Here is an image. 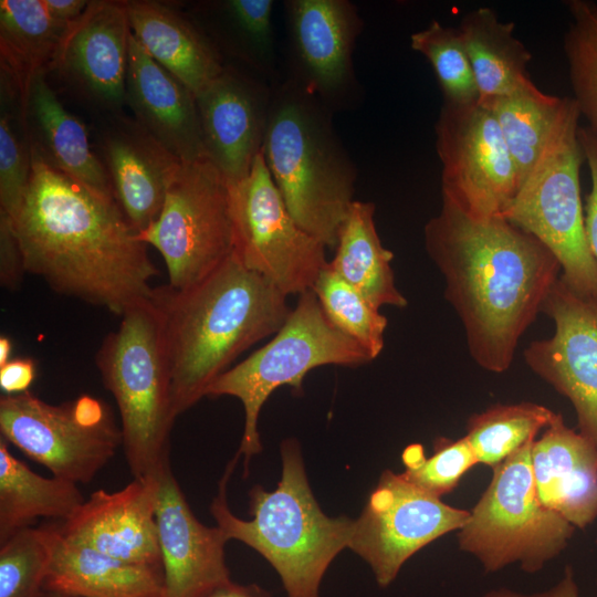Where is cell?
Masks as SVG:
<instances>
[{
	"label": "cell",
	"mask_w": 597,
	"mask_h": 597,
	"mask_svg": "<svg viewBox=\"0 0 597 597\" xmlns=\"http://www.w3.org/2000/svg\"><path fill=\"white\" fill-rule=\"evenodd\" d=\"M12 226L25 273L55 292L119 317L151 298L159 270L115 200L57 170L32 146Z\"/></svg>",
	"instance_id": "6da1fadb"
},
{
	"label": "cell",
	"mask_w": 597,
	"mask_h": 597,
	"mask_svg": "<svg viewBox=\"0 0 597 597\" xmlns=\"http://www.w3.org/2000/svg\"><path fill=\"white\" fill-rule=\"evenodd\" d=\"M423 240L471 358L486 371H506L561 277L557 259L509 220L478 219L446 199L426 223Z\"/></svg>",
	"instance_id": "7a4b0ae2"
},
{
	"label": "cell",
	"mask_w": 597,
	"mask_h": 597,
	"mask_svg": "<svg viewBox=\"0 0 597 597\" xmlns=\"http://www.w3.org/2000/svg\"><path fill=\"white\" fill-rule=\"evenodd\" d=\"M171 374L176 417L245 349L275 334L291 313L286 295L234 252L184 290L156 287Z\"/></svg>",
	"instance_id": "3957f363"
},
{
	"label": "cell",
	"mask_w": 597,
	"mask_h": 597,
	"mask_svg": "<svg viewBox=\"0 0 597 597\" xmlns=\"http://www.w3.org/2000/svg\"><path fill=\"white\" fill-rule=\"evenodd\" d=\"M241 454L227 465L210 512L228 540H237L261 554L281 578L287 597H320L331 563L348 547L354 520L329 517L311 490L300 443H281L282 474L277 486L250 492L251 520L235 516L227 502V485Z\"/></svg>",
	"instance_id": "277c9868"
},
{
	"label": "cell",
	"mask_w": 597,
	"mask_h": 597,
	"mask_svg": "<svg viewBox=\"0 0 597 597\" xmlns=\"http://www.w3.org/2000/svg\"><path fill=\"white\" fill-rule=\"evenodd\" d=\"M262 155L296 223L335 248L354 200L357 170L339 140L332 111L293 80L271 94Z\"/></svg>",
	"instance_id": "5b68a950"
},
{
	"label": "cell",
	"mask_w": 597,
	"mask_h": 597,
	"mask_svg": "<svg viewBox=\"0 0 597 597\" xmlns=\"http://www.w3.org/2000/svg\"><path fill=\"white\" fill-rule=\"evenodd\" d=\"M95 362L119 411L130 472L134 478L156 473L169 460L177 417L163 315L154 294L121 316L119 326L102 342Z\"/></svg>",
	"instance_id": "8992f818"
},
{
	"label": "cell",
	"mask_w": 597,
	"mask_h": 597,
	"mask_svg": "<svg viewBox=\"0 0 597 597\" xmlns=\"http://www.w3.org/2000/svg\"><path fill=\"white\" fill-rule=\"evenodd\" d=\"M580 117L574 98L564 97L541 156L502 218L543 243L557 259L562 281L597 303V261L587 242L580 195Z\"/></svg>",
	"instance_id": "52a82bcc"
},
{
	"label": "cell",
	"mask_w": 597,
	"mask_h": 597,
	"mask_svg": "<svg viewBox=\"0 0 597 597\" xmlns=\"http://www.w3.org/2000/svg\"><path fill=\"white\" fill-rule=\"evenodd\" d=\"M369 354L337 329L324 314L312 290L300 294L294 308L274 337L248 358L220 375L206 397L232 396L244 409V428L239 453L245 470L262 451L258 419L266 399L279 387L302 390L305 375L323 365L360 366Z\"/></svg>",
	"instance_id": "ba28073f"
},
{
	"label": "cell",
	"mask_w": 597,
	"mask_h": 597,
	"mask_svg": "<svg viewBox=\"0 0 597 597\" xmlns=\"http://www.w3.org/2000/svg\"><path fill=\"white\" fill-rule=\"evenodd\" d=\"M533 441L492 469L488 488L458 531L459 549L475 557L485 573L517 564L535 574L567 547L574 534L575 527L537 496Z\"/></svg>",
	"instance_id": "9c48e42d"
},
{
	"label": "cell",
	"mask_w": 597,
	"mask_h": 597,
	"mask_svg": "<svg viewBox=\"0 0 597 597\" xmlns=\"http://www.w3.org/2000/svg\"><path fill=\"white\" fill-rule=\"evenodd\" d=\"M137 239L159 252L170 287L184 290L206 277L234 250L226 177L208 158L182 161L158 218Z\"/></svg>",
	"instance_id": "30bf717a"
},
{
	"label": "cell",
	"mask_w": 597,
	"mask_h": 597,
	"mask_svg": "<svg viewBox=\"0 0 597 597\" xmlns=\"http://www.w3.org/2000/svg\"><path fill=\"white\" fill-rule=\"evenodd\" d=\"M1 438L53 476L88 483L123 444L109 407L88 395L59 405L28 390L0 397Z\"/></svg>",
	"instance_id": "8fae6325"
},
{
	"label": "cell",
	"mask_w": 597,
	"mask_h": 597,
	"mask_svg": "<svg viewBox=\"0 0 597 597\" xmlns=\"http://www.w3.org/2000/svg\"><path fill=\"white\" fill-rule=\"evenodd\" d=\"M228 184L240 261L286 296L312 290L328 262L326 248L293 219L262 153L245 178Z\"/></svg>",
	"instance_id": "7c38bea8"
},
{
	"label": "cell",
	"mask_w": 597,
	"mask_h": 597,
	"mask_svg": "<svg viewBox=\"0 0 597 597\" xmlns=\"http://www.w3.org/2000/svg\"><path fill=\"white\" fill-rule=\"evenodd\" d=\"M434 130L442 199L478 219L502 217L519 188V176L489 109L479 101L443 102Z\"/></svg>",
	"instance_id": "4fadbf2b"
},
{
	"label": "cell",
	"mask_w": 597,
	"mask_h": 597,
	"mask_svg": "<svg viewBox=\"0 0 597 597\" xmlns=\"http://www.w3.org/2000/svg\"><path fill=\"white\" fill-rule=\"evenodd\" d=\"M469 514L413 485L401 473L385 470L354 520L348 548L369 565L378 586L386 588L411 556L459 531Z\"/></svg>",
	"instance_id": "5bb4252c"
},
{
	"label": "cell",
	"mask_w": 597,
	"mask_h": 597,
	"mask_svg": "<svg viewBox=\"0 0 597 597\" xmlns=\"http://www.w3.org/2000/svg\"><path fill=\"white\" fill-rule=\"evenodd\" d=\"M553 334L523 353L528 368L572 404L578 431L597 447V303L559 277L542 307Z\"/></svg>",
	"instance_id": "9a60e30c"
},
{
	"label": "cell",
	"mask_w": 597,
	"mask_h": 597,
	"mask_svg": "<svg viewBox=\"0 0 597 597\" xmlns=\"http://www.w3.org/2000/svg\"><path fill=\"white\" fill-rule=\"evenodd\" d=\"M130 33L125 1L93 0L67 24L48 73L84 103L118 113L125 104Z\"/></svg>",
	"instance_id": "2e32d148"
},
{
	"label": "cell",
	"mask_w": 597,
	"mask_h": 597,
	"mask_svg": "<svg viewBox=\"0 0 597 597\" xmlns=\"http://www.w3.org/2000/svg\"><path fill=\"white\" fill-rule=\"evenodd\" d=\"M294 75L291 80L331 111L348 101L356 85L353 51L363 27L347 0L285 1Z\"/></svg>",
	"instance_id": "e0dca14e"
},
{
	"label": "cell",
	"mask_w": 597,
	"mask_h": 597,
	"mask_svg": "<svg viewBox=\"0 0 597 597\" xmlns=\"http://www.w3.org/2000/svg\"><path fill=\"white\" fill-rule=\"evenodd\" d=\"M94 148L116 205L136 233L144 231L158 218L168 182L182 161L121 112L103 118Z\"/></svg>",
	"instance_id": "ac0fdd59"
},
{
	"label": "cell",
	"mask_w": 597,
	"mask_h": 597,
	"mask_svg": "<svg viewBox=\"0 0 597 597\" xmlns=\"http://www.w3.org/2000/svg\"><path fill=\"white\" fill-rule=\"evenodd\" d=\"M156 523L163 565V597H205L230 580L219 526L203 525L191 511L167 460L157 471Z\"/></svg>",
	"instance_id": "d6986e66"
},
{
	"label": "cell",
	"mask_w": 597,
	"mask_h": 597,
	"mask_svg": "<svg viewBox=\"0 0 597 597\" xmlns=\"http://www.w3.org/2000/svg\"><path fill=\"white\" fill-rule=\"evenodd\" d=\"M272 90L226 65L197 96L207 158L229 182L245 178L262 153Z\"/></svg>",
	"instance_id": "ffe728a7"
},
{
	"label": "cell",
	"mask_w": 597,
	"mask_h": 597,
	"mask_svg": "<svg viewBox=\"0 0 597 597\" xmlns=\"http://www.w3.org/2000/svg\"><path fill=\"white\" fill-rule=\"evenodd\" d=\"M157 494V472L134 478L116 492L100 489L55 527L73 542L163 572L156 523Z\"/></svg>",
	"instance_id": "44dd1931"
},
{
	"label": "cell",
	"mask_w": 597,
	"mask_h": 597,
	"mask_svg": "<svg viewBox=\"0 0 597 597\" xmlns=\"http://www.w3.org/2000/svg\"><path fill=\"white\" fill-rule=\"evenodd\" d=\"M125 104L133 117L184 163L207 158L196 95L130 33Z\"/></svg>",
	"instance_id": "7402d4cb"
},
{
	"label": "cell",
	"mask_w": 597,
	"mask_h": 597,
	"mask_svg": "<svg viewBox=\"0 0 597 597\" xmlns=\"http://www.w3.org/2000/svg\"><path fill=\"white\" fill-rule=\"evenodd\" d=\"M541 503L584 530L597 517V447L557 412L531 448Z\"/></svg>",
	"instance_id": "603a6c76"
},
{
	"label": "cell",
	"mask_w": 597,
	"mask_h": 597,
	"mask_svg": "<svg viewBox=\"0 0 597 597\" xmlns=\"http://www.w3.org/2000/svg\"><path fill=\"white\" fill-rule=\"evenodd\" d=\"M125 6L137 42L196 96L221 74L222 55L198 23L158 1L129 0Z\"/></svg>",
	"instance_id": "cb8c5ba5"
},
{
	"label": "cell",
	"mask_w": 597,
	"mask_h": 597,
	"mask_svg": "<svg viewBox=\"0 0 597 597\" xmlns=\"http://www.w3.org/2000/svg\"><path fill=\"white\" fill-rule=\"evenodd\" d=\"M42 72L20 112L30 145L53 167L97 193L114 199L111 184L84 124L61 103Z\"/></svg>",
	"instance_id": "d4e9b609"
},
{
	"label": "cell",
	"mask_w": 597,
	"mask_h": 597,
	"mask_svg": "<svg viewBox=\"0 0 597 597\" xmlns=\"http://www.w3.org/2000/svg\"><path fill=\"white\" fill-rule=\"evenodd\" d=\"M52 527V558L44 589L76 597H163L161 570L106 555Z\"/></svg>",
	"instance_id": "484cf974"
},
{
	"label": "cell",
	"mask_w": 597,
	"mask_h": 597,
	"mask_svg": "<svg viewBox=\"0 0 597 597\" xmlns=\"http://www.w3.org/2000/svg\"><path fill=\"white\" fill-rule=\"evenodd\" d=\"M374 214L373 202L352 203L328 265L376 308H404L408 302L395 282L394 253L383 245Z\"/></svg>",
	"instance_id": "4316f807"
},
{
	"label": "cell",
	"mask_w": 597,
	"mask_h": 597,
	"mask_svg": "<svg viewBox=\"0 0 597 597\" xmlns=\"http://www.w3.org/2000/svg\"><path fill=\"white\" fill-rule=\"evenodd\" d=\"M66 27L49 14L43 0L0 1V76L20 104L36 75L48 73Z\"/></svg>",
	"instance_id": "83f0119b"
},
{
	"label": "cell",
	"mask_w": 597,
	"mask_h": 597,
	"mask_svg": "<svg viewBox=\"0 0 597 597\" xmlns=\"http://www.w3.org/2000/svg\"><path fill=\"white\" fill-rule=\"evenodd\" d=\"M479 91V102L506 94L531 78L532 54L515 34V24L501 21L488 7L467 12L459 24Z\"/></svg>",
	"instance_id": "f1b7e54d"
},
{
	"label": "cell",
	"mask_w": 597,
	"mask_h": 597,
	"mask_svg": "<svg viewBox=\"0 0 597 597\" xmlns=\"http://www.w3.org/2000/svg\"><path fill=\"white\" fill-rule=\"evenodd\" d=\"M84 502L77 483L39 475L0 438V544L40 517L66 520Z\"/></svg>",
	"instance_id": "f546056e"
},
{
	"label": "cell",
	"mask_w": 597,
	"mask_h": 597,
	"mask_svg": "<svg viewBox=\"0 0 597 597\" xmlns=\"http://www.w3.org/2000/svg\"><path fill=\"white\" fill-rule=\"evenodd\" d=\"M531 78L482 104L494 117L514 160L519 186L541 156L563 105Z\"/></svg>",
	"instance_id": "4dcf8cb0"
},
{
	"label": "cell",
	"mask_w": 597,
	"mask_h": 597,
	"mask_svg": "<svg viewBox=\"0 0 597 597\" xmlns=\"http://www.w3.org/2000/svg\"><path fill=\"white\" fill-rule=\"evenodd\" d=\"M273 7L272 0L208 2L202 12L211 25L205 33L220 53L223 48L260 76H269L275 61Z\"/></svg>",
	"instance_id": "1f68e13d"
},
{
	"label": "cell",
	"mask_w": 597,
	"mask_h": 597,
	"mask_svg": "<svg viewBox=\"0 0 597 597\" xmlns=\"http://www.w3.org/2000/svg\"><path fill=\"white\" fill-rule=\"evenodd\" d=\"M556 413L530 401L496 404L468 419L464 437L478 462L493 469L535 440Z\"/></svg>",
	"instance_id": "d6a6232c"
},
{
	"label": "cell",
	"mask_w": 597,
	"mask_h": 597,
	"mask_svg": "<svg viewBox=\"0 0 597 597\" xmlns=\"http://www.w3.org/2000/svg\"><path fill=\"white\" fill-rule=\"evenodd\" d=\"M312 291L329 320L343 334L358 343L375 359L384 348L387 318L327 264Z\"/></svg>",
	"instance_id": "836d02e7"
},
{
	"label": "cell",
	"mask_w": 597,
	"mask_h": 597,
	"mask_svg": "<svg viewBox=\"0 0 597 597\" xmlns=\"http://www.w3.org/2000/svg\"><path fill=\"white\" fill-rule=\"evenodd\" d=\"M570 22L563 49L570 85L580 116L597 135V3L589 0L565 2Z\"/></svg>",
	"instance_id": "e575fe53"
},
{
	"label": "cell",
	"mask_w": 597,
	"mask_h": 597,
	"mask_svg": "<svg viewBox=\"0 0 597 597\" xmlns=\"http://www.w3.org/2000/svg\"><path fill=\"white\" fill-rule=\"evenodd\" d=\"M0 214L11 220L25 195L31 172V145L17 91L0 77Z\"/></svg>",
	"instance_id": "d590c367"
},
{
	"label": "cell",
	"mask_w": 597,
	"mask_h": 597,
	"mask_svg": "<svg viewBox=\"0 0 597 597\" xmlns=\"http://www.w3.org/2000/svg\"><path fill=\"white\" fill-rule=\"evenodd\" d=\"M410 46L431 64L444 102L468 104L479 101L473 70L458 28L432 20L410 35Z\"/></svg>",
	"instance_id": "8d00e7d4"
},
{
	"label": "cell",
	"mask_w": 597,
	"mask_h": 597,
	"mask_svg": "<svg viewBox=\"0 0 597 597\" xmlns=\"http://www.w3.org/2000/svg\"><path fill=\"white\" fill-rule=\"evenodd\" d=\"M52 544V525L22 528L0 544V597H41Z\"/></svg>",
	"instance_id": "74e56055"
},
{
	"label": "cell",
	"mask_w": 597,
	"mask_h": 597,
	"mask_svg": "<svg viewBox=\"0 0 597 597\" xmlns=\"http://www.w3.org/2000/svg\"><path fill=\"white\" fill-rule=\"evenodd\" d=\"M401 461L405 467L401 474L407 481L440 499L452 492L462 476L479 464L464 436L455 440L436 439L430 457L420 443H411L404 449Z\"/></svg>",
	"instance_id": "f35d334b"
},
{
	"label": "cell",
	"mask_w": 597,
	"mask_h": 597,
	"mask_svg": "<svg viewBox=\"0 0 597 597\" xmlns=\"http://www.w3.org/2000/svg\"><path fill=\"white\" fill-rule=\"evenodd\" d=\"M578 139L590 175V190L584 209L585 231L589 249L597 261V135L588 126H579Z\"/></svg>",
	"instance_id": "ab89813d"
},
{
	"label": "cell",
	"mask_w": 597,
	"mask_h": 597,
	"mask_svg": "<svg viewBox=\"0 0 597 597\" xmlns=\"http://www.w3.org/2000/svg\"><path fill=\"white\" fill-rule=\"evenodd\" d=\"M25 273L12 221L0 214V282L8 290L20 286Z\"/></svg>",
	"instance_id": "60d3db41"
},
{
	"label": "cell",
	"mask_w": 597,
	"mask_h": 597,
	"mask_svg": "<svg viewBox=\"0 0 597 597\" xmlns=\"http://www.w3.org/2000/svg\"><path fill=\"white\" fill-rule=\"evenodd\" d=\"M35 363L30 357L11 358L0 366V387L4 395L28 391L35 378Z\"/></svg>",
	"instance_id": "b9f144b4"
},
{
	"label": "cell",
	"mask_w": 597,
	"mask_h": 597,
	"mask_svg": "<svg viewBox=\"0 0 597 597\" xmlns=\"http://www.w3.org/2000/svg\"><path fill=\"white\" fill-rule=\"evenodd\" d=\"M480 597H580V595L575 580L574 570L570 566H566L563 577L554 586L546 590L524 594L505 587H500L489 590Z\"/></svg>",
	"instance_id": "7bdbcfd3"
},
{
	"label": "cell",
	"mask_w": 597,
	"mask_h": 597,
	"mask_svg": "<svg viewBox=\"0 0 597 597\" xmlns=\"http://www.w3.org/2000/svg\"><path fill=\"white\" fill-rule=\"evenodd\" d=\"M87 0H43L49 14L56 21L69 24L80 18L87 9Z\"/></svg>",
	"instance_id": "ee69618b"
},
{
	"label": "cell",
	"mask_w": 597,
	"mask_h": 597,
	"mask_svg": "<svg viewBox=\"0 0 597 597\" xmlns=\"http://www.w3.org/2000/svg\"><path fill=\"white\" fill-rule=\"evenodd\" d=\"M205 597H273L256 584L241 585L230 580L217 586Z\"/></svg>",
	"instance_id": "f6af8a7d"
},
{
	"label": "cell",
	"mask_w": 597,
	"mask_h": 597,
	"mask_svg": "<svg viewBox=\"0 0 597 597\" xmlns=\"http://www.w3.org/2000/svg\"><path fill=\"white\" fill-rule=\"evenodd\" d=\"M12 352V342L7 336L0 337V366L10 360V354Z\"/></svg>",
	"instance_id": "bcb514c9"
},
{
	"label": "cell",
	"mask_w": 597,
	"mask_h": 597,
	"mask_svg": "<svg viewBox=\"0 0 597 597\" xmlns=\"http://www.w3.org/2000/svg\"><path fill=\"white\" fill-rule=\"evenodd\" d=\"M41 597H76V596L63 594V593H60V591L43 589V593H42Z\"/></svg>",
	"instance_id": "7dc6e473"
}]
</instances>
